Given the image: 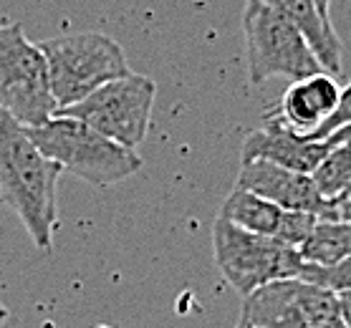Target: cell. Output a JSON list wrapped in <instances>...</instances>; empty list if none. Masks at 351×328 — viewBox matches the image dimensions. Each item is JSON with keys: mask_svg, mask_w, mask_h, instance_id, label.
I'll use <instances>...</instances> for the list:
<instances>
[{"mask_svg": "<svg viewBox=\"0 0 351 328\" xmlns=\"http://www.w3.org/2000/svg\"><path fill=\"white\" fill-rule=\"evenodd\" d=\"M235 187L258 194L283 210H301V212L319 215L321 220H336L331 200L319 192L311 175L278 167L273 162H243Z\"/></svg>", "mask_w": 351, "mask_h": 328, "instance_id": "9", "label": "cell"}, {"mask_svg": "<svg viewBox=\"0 0 351 328\" xmlns=\"http://www.w3.org/2000/svg\"><path fill=\"white\" fill-rule=\"evenodd\" d=\"M0 202H3V200H0Z\"/></svg>", "mask_w": 351, "mask_h": 328, "instance_id": "25", "label": "cell"}, {"mask_svg": "<svg viewBox=\"0 0 351 328\" xmlns=\"http://www.w3.org/2000/svg\"><path fill=\"white\" fill-rule=\"evenodd\" d=\"M240 323L253 328H346L339 293L304 278L268 283L243 298Z\"/></svg>", "mask_w": 351, "mask_h": 328, "instance_id": "8", "label": "cell"}, {"mask_svg": "<svg viewBox=\"0 0 351 328\" xmlns=\"http://www.w3.org/2000/svg\"><path fill=\"white\" fill-rule=\"evenodd\" d=\"M235 328H253V326H247V323H240V320H238V326H235Z\"/></svg>", "mask_w": 351, "mask_h": 328, "instance_id": "24", "label": "cell"}, {"mask_svg": "<svg viewBox=\"0 0 351 328\" xmlns=\"http://www.w3.org/2000/svg\"><path fill=\"white\" fill-rule=\"evenodd\" d=\"M64 169L28 136V129L0 109V200L5 202L43 253L53 248L58 225L56 187Z\"/></svg>", "mask_w": 351, "mask_h": 328, "instance_id": "1", "label": "cell"}, {"mask_svg": "<svg viewBox=\"0 0 351 328\" xmlns=\"http://www.w3.org/2000/svg\"><path fill=\"white\" fill-rule=\"evenodd\" d=\"M341 84L328 71L313 73L306 79L293 81L280 97L278 106L268 116L278 119L283 127L293 129L295 134L311 136L324 121L336 112L341 101Z\"/></svg>", "mask_w": 351, "mask_h": 328, "instance_id": "11", "label": "cell"}, {"mask_svg": "<svg viewBox=\"0 0 351 328\" xmlns=\"http://www.w3.org/2000/svg\"><path fill=\"white\" fill-rule=\"evenodd\" d=\"M213 255L217 270L238 290L240 298L276 280L298 278L306 263L298 248L247 232L223 217H217L213 225Z\"/></svg>", "mask_w": 351, "mask_h": 328, "instance_id": "5", "label": "cell"}, {"mask_svg": "<svg viewBox=\"0 0 351 328\" xmlns=\"http://www.w3.org/2000/svg\"><path fill=\"white\" fill-rule=\"evenodd\" d=\"M331 210H334L336 220H343V223L351 225V184L331 200Z\"/></svg>", "mask_w": 351, "mask_h": 328, "instance_id": "19", "label": "cell"}, {"mask_svg": "<svg viewBox=\"0 0 351 328\" xmlns=\"http://www.w3.org/2000/svg\"><path fill=\"white\" fill-rule=\"evenodd\" d=\"M313 3L319 5L321 16H324V18H331V16H328V10H331V0H313Z\"/></svg>", "mask_w": 351, "mask_h": 328, "instance_id": "22", "label": "cell"}, {"mask_svg": "<svg viewBox=\"0 0 351 328\" xmlns=\"http://www.w3.org/2000/svg\"><path fill=\"white\" fill-rule=\"evenodd\" d=\"M321 217L313 215V212H301V210H286L283 212V223L278 227V235H276V240L286 242L291 248H298L308 240V235L313 232L316 223H319Z\"/></svg>", "mask_w": 351, "mask_h": 328, "instance_id": "17", "label": "cell"}, {"mask_svg": "<svg viewBox=\"0 0 351 328\" xmlns=\"http://www.w3.org/2000/svg\"><path fill=\"white\" fill-rule=\"evenodd\" d=\"M339 303H341L343 323H346V328H351V293H341V296H339Z\"/></svg>", "mask_w": 351, "mask_h": 328, "instance_id": "21", "label": "cell"}, {"mask_svg": "<svg viewBox=\"0 0 351 328\" xmlns=\"http://www.w3.org/2000/svg\"><path fill=\"white\" fill-rule=\"evenodd\" d=\"M240 23L245 38L247 79L253 86L276 76L298 81L324 71L304 33L268 3L245 0Z\"/></svg>", "mask_w": 351, "mask_h": 328, "instance_id": "4", "label": "cell"}, {"mask_svg": "<svg viewBox=\"0 0 351 328\" xmlns=\"http://www.w3.org/2000/svg\"><path fill=\"white\" fill-rule=\"evenodd\" d=\"M349 124H351V81L341 88V101H339V106H336V112L331 114V116H328V119L324 121L308 139H313V142H324V139H328L334 131H339L341 127H349Z\"/></svg>", "mask_w": 351, "mask_h": 328, "instance_id": "18", "label": "cell"}, {"mask_svg": "<svg viewBox=\"0 0 351 328\" xmlns=\"http://www.w3.org/2000/svg\"><path fill=\"white\" fill-rule=\"evenodd\" d=\"M298 278L308 280L313 286L328 288L334 293H351V257H343L341 263L336 265H313L304 263V270Z\"/></svg>", "mask_w": 351, "mask_h": 328, "instance_id": "16", "label": "cell"}, {"mask_svg": "<svg viewBox=\"0 0 351 328\" xmlns=\"http://www.w3.org/2000/svg\"><path fill=\"white\" fill-rule=\"evenodd\" d=\"M311 177L313 182H316V187H319V192L326 200H334L336 194L343 192L351 184V147L349 144L331 147Z\"/></svg>", "mask_w": 351, "mask_h": 328, "instance_id": "15", "label": "cell"}, {"mask_svg": "<svg viewBox=\"0 0 351 328\" xmlns=\"http://www.w3.org/2000/svg\"><path fill=\"white\" fill-rule=\"evenodd\" d=\"M283 212L286 210L273 205V202L258 197V194L247 192V190H240L235 187L228 197H225L223 207H220V215L228 223L238 225L247 232H256V235H265V238H276L278 235V227L283 223Z\"/></svg>", "mask_w": 351, "mask_h": 328, "instance_id": "13", "label": "cell"}, {"mask_svg": "<svg viewBox=\"0 0 351 328\" xmlns=\"http://www.w3.org/2000/svg\"><path fill=\"white\" fill-rule=\"evenodd\" d=\"M328 149H331L328 142H313L308 136L295 134L293 129L283 127L278 119L265 116L263 127L250 131L240 147V164L265 160L293 172L313 175Z\"/></svg>", "mask_w": 351, "mask_h": 328, "instance_id": "10", "label": "cell"}, {"mask_svg": "<svg viewBox=\"0 0 351 328\" xmlns=\"http://www.w3.org/2000/svg\"><path fill=\"white\" fill-rule=\"evenodd\" d=\"M157 86L152 79L129 73L117 81H109L94 94L81 99L79 104L58 109V116H71L117 144L134 149L147 139Z\"/></svg>", "mask_w": 351, "mask_h": 328, "instance_id": "7", "label": "cell"}, {"mask_svg": "<svg viewBox=\"0 0 351 328\" xmlns=\"http://www.w3.org/2000/svg\"><path fill=\"white\" fill-rule=\"evenodd\" d=\"M324 142H328L331 147H336V144H349L351 147V124L349 127H341L339 131H334V134L328 136V139H324Z\"/></svg>", "mask_w": 351, "mask_h": 328, "instance_id": "20", "label": "cell"}, {"mask_svg": "<svg viewBox=\"0 0 351 328\" xmlns=\"http://www.w3.org/2000/svg\"><path fill=\"white\" fill-rule=\"evenodd\" d=\"M0 109L28 129L46 124L58 112L46 56L18 23L0 25Z\"/></svg>", "mask_w": 351, "mask_h": 328, "instance_id": "6", "label": "cell"}, {"mask_svg": "<svg viewBox=\"0 0 351 328\" xmlns=\"http://www.w3.org/2000/svg\"><path fill=\"white\" fill-rule=\"evenodd\" d=\"M273 10H278L280 16L288 18L291 23L304 33L308 46L313 49L316 58L321 61L324 71L331 76L341 73V38L331 25V18L321 16L319 5L313 0H263Z\"/></svg>", "mask_w": 351, "mask_h": 328, "instance_id": "12", "label": "cell"}, {"mask_svg": "<svg viewBox=\"0 0 351 328\" xmlns=\"http://www.w3.org/2000/svg\"><path fill=\"white\" fill-rule=\"evenodd\" d=\"M5 320H8V308H5V305H3V301H0V326H3Z\"/></svg>", "mask_w": 351, "mask_h": 328, "instance_id": "23", "label": "cell"}, {"mask_svg": "<svg viewBox=\"0 0 351 328\" xmlns=\"http://www.w3.org/2000/svg\"><path fill=\"white\" fill-rule=\"evenodd\" d=\"M38 49L46 56L51 94L58 109L79 104L96 88L132 73L124 49L106 33L58 36L40 40Z\"/></svg>", "mask_w": 351, "mask_h": 328, "instance_id": "3", "label": "cell"}, {"mask_svg": "<svg viewBox=\"0 0 351 328\" xmlns=\"http://www.w3.org/2000/svg\"><path fill=\"white\" fill-rule=\"evenodd\" d=\"M28 136L48 160L94 187L119 184L142 169V157L134 149L117 144L71 116L56 114L46 124L28 129Z\"/></svg>", "mask_w": 351, "mask_h": 328, "instance_id": "2", "label": "cell"}, {"mask_svg": "<svg viewBox=\"0 0 351 328\" xmlns=\"http://www.w3.org/2000/svg\"><path fill=\"white\" fill-rule=\"evenodd\" d=\"M301 255L313 265H336L351 257V225L343 220H319L301 245Z\"/></svg>", "mask_w": 351, "mask_h": 328, "instance_id": "14", "label": "cell"}]
</instances>
